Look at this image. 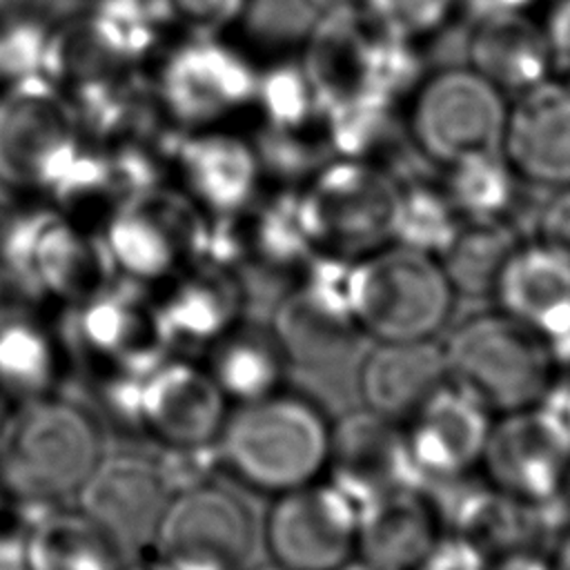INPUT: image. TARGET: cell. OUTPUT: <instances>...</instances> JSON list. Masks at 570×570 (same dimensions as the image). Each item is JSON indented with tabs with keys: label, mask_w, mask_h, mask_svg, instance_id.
<instances>
[{
	"label": "cell",
	"mask_w": 570,
	"mask_h": 570,
	"mask_svg": "<svg viewBox=\"0 0 570 570\" xmlns=\"http://www.w3.org/2000/svg\"><path fill=\"white\" fill-rule=\"evenodd\" d=\"M539 0H456L461 13H465L472 24L532 16Z\"/></svg>",
	"instance_id": "cell-40"
},
{
	"label": "cell",
	"mask_w": 570,
	"mask_h": 570,
	"mask_svg": "<svg viewBox=\"0 0 570 570\" xmlns=\"http://www.w3.org/2000/svg\"><path fill=\"white\" fill-rule=\"evenodd\" d=\"M163 27L191 36H220L247 11L249 0H149Z\"/></svg>",
	"instance_id": "cell-34"
},
{
	"label": "cell",
	"mask_w": 570,
	"mask_h": 570,
	"mask_svg": "<svg viewBox=\"0 0 570 570\" xmlns=\"http://www.w3.org/2000/svg\"><path fill=\"white\" fill-rule=\"evenodd\" d=\"M9 289H11V283L7 281V276L0 272V318L11 312L13 307L7 303V296H9Z\"/></svg>",
	"instance_id": "cell-45"
},
{
	"label": "cell",
	"mask_w": 570,
	"mask_h": 570,
	"mask_svg": "<svg viewBox=\"0 0 570 570\" xmlns=\"http://www.w3.org/2000/svg\"><path fill=\"white\" fill-rule=\"evenodd\" d=\"M343 570H372V568H370V566H365V563H361V561H356V559H354V561H352V563H347V566H345V568H343Z\"/></svg>",
	"instance_id": "cell-47"
},
{
	"label": "cell",
	"mask_w": 570,
	"mask_h": 570,
	"mask_svg": "<svg viewBox=\"0 0 570 570\" xmlns=\"http://www.w3.org/2000/svg\"><path fill=\"white\" fill-rule=\"evenodd\" d=\"M73 158V122L40 80L20 78L0 91V183L31 191L56 185Z\"/></svg>",
	"instance_id": "cell-9"
},
{
	"label": "cell",
	"mask_w": 570,
	"mask_h": 570,
	"mask_svg": "<svg viewBox=\"0 0 570 570\" xmlns=\"http://www.w3.org/2000/svg\"><path fill=\"white\" fill-rule=\"evenodd\" d=\"M492 548L479 537L441 530L414 570H488Z\"/></svg>",
	"instance_id": "cell-35"
},
{
	"label": "cell",
	"mask_w": 570,
	"mask_h": 570,
	"mask_svg": "<svg viewBox=\"0 0 570 570\" xmlns=\"http://www.w3.org/2000/svg\"><path fill=\"white\" fill-rule=\"evenodd\" d=\"M227 405L249 403L283 390L292 358L272 323L240 318L200 358Z\"/></svg>",
	"instance_id": "cell-19"
},
{
	"label": "cell",
	"mask_w": 570,
	"mask_h": 570,
	"mask_svg": "<svg viewBox=\"0 0 570 570\" xmlns=\"http://www.w3.org/2000/svg\"><path fill=\"white\" fill-rule=\"evenodd\" d=\"M541 29L554 73L570 78V0H552L541 18Z\"/></svg>",
	"instance_id": "cell-38"
},
{
	"label": "cell",
	"mask_w": 570,
	"mask_h": 570,
	"mask_svg": "<svg viewBox=\"0 0 570 570\" xmlns=\"http://www.w3.org/2000/svg\"><path fill=\"white\" fill-rule=\"evenodd\" d=\"M492 307L537 332L548 347L570 336V254L523 236L499 269Z\"/></svg>",
	"instance_id": "cell-16"
},
{
	"label": "cell",
	"mask_w": 570,
	"mask_h": 570,
	"mask_svg": "<svg viewBox=\"0 0 570 570\" xmlns=\"http://www.w3.org/2000/svg\"><path fill=\"white\" fill-rule=\"evenodd\" d=\"M178 174L185 194L205 216L238 218L265 187L254 140L225 125L191 129L178 151Z\"/></svg>",
	"instance_id": "cell-17"
},
{
	"label": "cell",
	"mask_w": 570,
	"mask_h": 570,
	"mask_svg": "<svg viewBox=\"0 0 570 570\" xmlns=\"http://www.w3.org/2000/svg\"><path fill=\"white\" fill-rule=\"evenodd\" d=\"M4 503H7V494H4V490H2V485H0V514H2V510H4Z\"/></svg>",
	"instance_id": "cell-48"
},
{
	"label": "cell",
	"mask_w": 570,
	"mask_h": 570,
	"mask_svg": "<svg viewBox=\"0 0 570 570\" xmlns=\"http://www.w3.org/2000/svg\"><path fill=\"white\" fill-rule=\"evenodd\" d=\"M501 154L523 183L570 185V78L552 73L510 98Z\"/></svg>",
	"instance_id": "cell-12"
},
{
	"label": "cell",
	"mask_w": 570,
	"mask_h": 570,
	"mask_svg": "<svg viewBox=\"0 0 570 570\" xmlns=\"http://www.w3.org/2000/svg\"><path fill=\"white\" fill-rule=\"evenodd\" d=\"M263 129L312 131L318 129L314 87L301 60H281L258 69L254 107Z\"/></svg>",
	"instance_id": "cell-31"
},
{
	"label": "cell",
	"mask_w": 570,
	"mask_h": 570,
	"mask_svg": "<svg viewBox=\"0 0 570 570\" xmlns=\"http://www.w3.org/2000/svg\"><path fill=\"white\" fill-rule=\"evenodd\" d=\"M461 225L463 220L441 185L425 180L399 183L390 216V243L439 258Z\"/></svg>",
	"instance_id": "cell-30"
},
{
	"label": "cell",
	"mask_w": 570,
	"mask_h": 570,
	"mask_svg": "<svg viewBox=\"0 0 570 570\" xmlns=\"http://www.w3.org/2000/svg\"><path fill=\"white\" fill-rule=\"evenodd\" d=\"M356 372V387L367 412L407 421L445 381L441 341H372Z\"/></svg>",
	"instance_id": "cell-18"
},
{
	"label": "cell",
	"mask_w": 570,
	"mask_h": 570,
	"mask_svg": "<svg viewBox=\"0 0 570 570\" xmlns=\"http://www.w3.org/2000/svg\"><path fill=\"white\" fill-rule=\"evenodd\" d=\"M396 187L376 160H325L301 185L316 252L356 261L387 245Z\"/></svg>",
	"instance_id": "cell-7"
},
{
	"label": "cell",
	"mask_w": 570,
	"mask_h": 570,
	"mask_svg": "<svg viewBox=\"0 0 570 570\" xmlns=\"http://www.w3.org/2000/svg\"><path fill=\"white\" fill-rule=\"evenodd\" d=\"M0 570H38L22 530H0Z\"/></svg>",
	"instance_id": "cell-42"
},
{
	"label": "cell",
	"mask_w": 570,
	"mask_h": 570,
	"mask_svg": "<svg viewBox=\"0 0 570 570\" xmlns=\"http://www.w3.org/2000/svg\"><path fill=\"white\" fill-rule=\"evenodd\" d=\"M548 550H550L554 570H570V519L557 532V537Z\"/></svg>",
	"instance_id": "cell-43"
},
{
	"label": "cell",
	"mask_w": 570,
	"mask_h": 570,
	"mask_svg": "<svg viewBox=\"0 0 570 570\" xmlns=\"http://www.w3.org/2000/svg\"><path fill=\"white\" fill-rule=\"evenodd\" d=\"M468 67L508 98L554 73L541 20L532 16L474 24L468 40Z\"/></svg>",
	"instance_id": "cell-22"
},
{
	"label": "cell",
	"mask_w": 570,
	"mask_h": 570,
	"mask_svg": "<svg viewBox=\"0 0 570 570\" xmlns=\"http://www.w3.org/2000/svg\"><path fill=\"white\" fill-rule=\"evenodd\" d=\"M441 347L448 379L497 416L532 407L557 374L548 343L497 307L465 316Z\"/></svg>",
	"instance_id": "cell-3"
},
{
	"label": "cell",
	"mask_w": 570,
	"mask_h": 570,
	"mask_svg": "<svg viewBox=\"0 0 570 570\" xmlns=\"http://www.w3.org/2000/svg\"><path fill=\"white\" fill-rule=\"evenodd\" d=\"M76 303L71 341L82 356L109 361L111 367L163 347L154 334L151 307L131 292L96 287Z\"/></svg>",
	"instance_id": "cell-21"
},
{
	"label": "cell",
	"mask_w": 570,
	"mask_h": 570,
	"mask_svg": "<svg viewBox=\"0 0 570 570\" xmlns=\"http://www.w3.org/2000/svg\"><path fill=\"white\" fill-rule=\"evenodd\" d=\"M532 410L554 434V439L570 452V370L554 374L552 383L532 405Z\"/></svg>",
	"instance_id": "cell-37"
},
{
	"label": "cell",
	"mask_w": 570,
	"mask_h": 570,
	"mask_svg": "<svg viewBox=\"0 0 570 570\" xmlns=\"http://www.w3.org/2000/svg\"><path fill=\"white\" fill-rule=\"evenodd\" d=\"M76 497L78 510L127 552L151 546L169 492L154 459L116 454L98 461Z\"/></svg>",
	"instance_id": "cell-13"
},
{
	"label": "cell",
	"mask_w": 570,
	"mask_h": 570,
	"mask_svg": "<svg viewBox=\"0 0 570 570\" xmlns=\"http://www.w3.org/2000/svg\"><path fill=\"white\" fill-rule=\"evenodd\" d=\"M376 499L325 472L316 483L269 499L263 543L278 570H343Z\"/></svg>",
	"instance_id": "cell-5"
},
{
	"label": "cell",
	"mask_w": 570,
	"mask_h": 570,
	"mask_svg": "<svg viewBox=\"0 0 570 570\" xmlns=\"http://www.w3.org/2000/svg\"><path fill=\"white\" fill-rule=\"evenodd\" d=\"M258 67L220 36H191L165 60L160 94L169 114L189 129L223 127L254 107Z\"/></svg>",
	"instance_id": "cell-8"
},
{
	"label": "cell",
	"mask_w": 570,
	"mask_h": 570,
	"mask_svg": "<svg viewBox=\"0 0 570 570\" xmlns=\"http://www.w3.org/2000/svg\"><path fill=\"white\" fill-rule=\"evenodd\" d=\"M105 456L96 416L58 394L16 403L0 434V485L18 505H58Z\"/></svg>",
	"instance_id": "cell-2"
},
{
	"label": "cell",
	"mask_w": 570,
	"mask_h": 570,
	"mask_svg": "<svg viewBox=\"0 0 570 570\" xmlns=\"http://www.w3.org/2000/svg\"><path fill=\"white\" fill-rule=\"evenodd\" d=\"M528 236H537L570 254V185L550 189V196L534 214V229Z\"/></svg>",
	"instance_id": "cell-36"
},
{
	"label": "cell",
	"mask_w": 570,
	"mask_h": 570,
	"mask_svg": "<svg viewBox=\"0 0 570 570\" xmlns=\"http://www.w3.org/2000/svg\"><path fill=\"white\" fill-rule=\"evenodd\" d=\"M4 416H7V414H4V412H2V410H0V434H2V425H4Z\"/></svg>",
	"instance_id": "cell-49"
},
{
	"label": "cell",
	"mask_w": 570,
	"mask_h": 570,
	"mask_svg": "<svg viewBox=\"0 0 570 570\" xmlns=\"http://www.w3.org/2000/svg\"><path fill=\"white\" fill-rule=\"evenodd\" d=\"M354 321L372 341H432L456 294L439 258L387 243L354 261Z\"/></svg>",
	"instance_id": "cell-4"
},
{
	"label": "cell",
	"mask_w": 570,
	"mask_h": 570,
	"mask_svg": "<svg viewBox=\"0 0 570 570\" xmlns=\"http://www.w3.org/2000/svg\"><path fill=\"white\" fill-rule=\"evenodd\" d=\"M240 225L245 261L256 267L294 276L316 254L301 187L281 185L267 194L263 189Z\"/></svg>",
	"instance_id": "cell-24"
},
{
	"label": "cell",
	"mask_w": 570,
	"mask_h": 570,
	"mask_svg": "<svg viewBox=\"0 0 570 570\" xmlns=\"http://www.w3.org/2000/svg\"><path fill=\"white\" fill-rule=\"evenodd\" d=\"M118 570H154V563H151V559H140V561L125 559Z\"/></svg>",
	"instance_id": "cell-46"
},
{
	"label": "cell",
	"mask_w": 570,
	"mask_h": 570,
	"mask_svg": "<svg viewBox=\"0 0 570 570\" xmlns=\"http://www.w3.org/2000/svg\"><path fill=\"white\" fill-rule=\"evenodd\" d=\"M510 98L472 67L425 73L405 100V127L414 147L432 163L501 151Z\"/></svg>",
	"instance_id": "cell-6"
},
{
	"label": "cell",
	"mask_w": 570,
	"mask_h": 570,
	"mask_svg": "<svg viewBox=\"0 0 570 570\" xmlns=\"http://www.w3.org/2000/svg\"><path fill=\"white\" fill-rule=\"evenodd\" d=\"M399 105L365 91H350L318 102V131L334 158L376 160L390 140Z\"/></svg>",
	"instance_id": "cell-28"
},
{
	"label": "cell",
	"mask_w": 570,
	"mask_h": 570,
	"mask_svg": "<svg viewBox=\"0 0 570 570\" xmlns=\"http://www.w3.org/2000/svg\"><path fill=\"white\" fill-rule=\"evenodd\" d=\"M163 285L160 298L149 307L154 334L169 352H205L243 318V287L234 269L187 265Z\"/></svg>",
	"instance_id": "cell-15"
},
{
	"label": "cell",
	"mask_w": 570,
	"mask_h": 570,
	"mask_svg": "<svg viewBox=\"0 0 570 570\" xmlns=\"http://www.w3.org/2000/svg\"><path fill=\"white\" fill-rule=\"evenodd\" d=\"M497 414L470 390L445 381L401 423L403 452L414 490L479 470Z\"/></svg>",
	"instance_id": "cell-10"
},
{
	"label": "cell",
	"mask_w": 570,
	"mask_h": 570,
	"mask_svg": "<svg viewBox=\"0 0 570 570\" xmlns=\"http://www.w3.org/2000/svg\"><path fill=\"white\" fill-rule=\"evenodd\" d=\"M254 517L247 503L207 481L169 494L154 530V554L191 552L245 563L254 546Z\"/></svg>",
	"instance_id": "cell-14"
},
{
	"label": "cell",
	"mask_w": 570,
	"mask_h": 570,
	"mask_svg": "<svg viewBox=\"0 0 570 570\" xmlns=\"http://www.w3.org/2000/svg\"><path fill=\"white\" fill-rule=\"evenodd\" d=\"M523 236L510 223H463L439 256L456 298H490L501 265Z\"/></svg>",
	"instance_id": "cell-29"
},
{
	"label": "cell",
	"mask_w": 570,
	"mask_h": 570,
	"mask_svg": "<svg viewBox=\"0 0 570 570\" xmlns=\"http://www.w3.org/2000/svg\"><path fill=\"white\" fill-rule=\"evenodd\" d=\"M194 232L196 225L185 227L165 214L136 209L114 218L102 249L136 283H165L189 265Z\"/></svg>",
	"instance_id": "cell-23"
},
{
	"label": "cell",
	"mask_w": 570,
	"mask_h": 570,
	"mask_svg": "<svg viewBox=\"0 0 570 570\" xmlns=\"http://www.w3.org/2000/svg\"><path fill=\"white\" fill-rule=\"evenodd\" d=\"M154 570H240L225 559L209 554H191V552H171V554H154Z\"/></svg>",
	"instance_id": "cell-41"
},
{
	"label": "cell",
	"mask_w": 570,
	"mask_h": 570,
	"mask_svg": "<svg viewBox=\"0 0 570 570\" xmlns=\"http://www.w3.org/2000/svg\"><path fill=\"white\" fill-rule=\"evenodd\" d=\"M22 530L38 570H118L125 552L78 508L31 505Z\"/></svg>",
	"instance_id": "cell-26"
},
{
	"label": "cell",
	"mask_w": 570,
	"mask_h": 570,
	"mask_svg": "<svg viewBox=\"0 0 570 570\" xmlns=\"http://www.w3.org/2000/svg\"><path fill=\"white\" fill-rule=\"evenodd\" d=\"M356 9L376 31L419 45L459 11L456 0H356Z\"/></svg>",
	"instance_id": "cell-32"
},
{
	"label": "cell",
	"mask_w": 570,
	"mask_h": 570,
	"mask_svg": "<svg viewBox=\"0 0 570 570\" xmlns=\"http://www.w3.org/2000/svg\"><path fill=\"white\" fill-rule=\"evenodd\" d=\"M439 532V519L421 490H390L358 525L356 561L372 570H414Z\"/></svg>",
	"instance_id": "cell-20"
},
{
	"label": "cell",
	"mask_w": 570,
	"mask_h": 570,
	"mask_svg": "<svg viewBox=\"0 0 570 570\" xmlns=\"http://www.w3.org/2000/svg\"><path fill=\"white\" fill-rule=\"evenodd\" d=\"M521 178L501 151L470 154L445 167L441 187L463 223H514Z\"/></svg>",
	"instance_id": "cell-27"
},
{
	"label": "cell",
	"mask_w": 570,
	"mask_h": 570,
	"mask_svg": "<svg viewBox=\"0 0 570 570\" xmlns=\"http://www.w3.org/2000/svg\"><path fill=\"white\" fill-rule=\"evenodd\" d=\"M158 20L149 0H100L94 16L98 42L120 56H138L156 38Z\"/></svg>",
	"instance_id": "cell-33"
},
{
	"label": "cell",
	"mask_w": 570,
	"mask_h": 570,
	"mask_svg": "<svg viewBox=\"0 0 570 570\" xmlns=\"http://www.w3.org/2000/svg\"><path fill=\"white\" fill-rule=\"evenodd\" d=\"M334 421L309 394L285 385L263 399L229 405L216 436L220 472L249 492L274 499L316 483L332 463Z\"/></svg>",
	"instance_id": "cell-1"
},
{
	"label": "cell",
	"mask_w": 570,
	"mask_h": 570,
	"mask_svg": "<svg viewBox=\"0 0 570 570\" xmlns=\"http://www.w3.org/2000/svg\"><path fill=\"white\" fill-rule=\"evenodd\" d=\"M479 472L501 497L523 505L570 497V452L532 407L497 416Z\"/></svg>",
	"instance_id": "cell-11"
},
{
	"label": "cell",
	"mask_w": 570,
	"mask_h": 570,
	"mask_svg": "<svg viewBox=\"0 0 570 570\" xmlns=\"http://www.w3.org/2000/svg\"><path fill=\"white\" fill-rule=\"evenodd\" d=\"M31 0H0V31L20 22L29 9Z\"/></svg>",
	"instance_id": "cell-44"
},
{
	"label": "cell",
	"mask_w": 570,
	"mask_h": 570,
	"mask_svg": "<svg viewBox=\"0 0 570 570\" xmlns=\"http://www.w3.org/2000/svg\"><path fill=\"white\" fill-rule=\"evenodd\" d=\"M67 347L47 323L24 312L0 318V396L16 403L56 394Z\"/></svg>",
	"instance_id": "cell-25"
},
{
	"label": "cell",
	"mask_w": 570,
	"mask_h": 570,
	"mask_svg": "<svg viewBox=\"0 0 570 570\" xmlns=\"http://www.w3.org/2000/svg\"><path fill=\"white\" fill-rule=\"evenodd\" d=\"M488 570H554L550 550L532 543H512L492 550Z\"/></svg>",
	"instance_id": "cell-39"
}]
</instances>
